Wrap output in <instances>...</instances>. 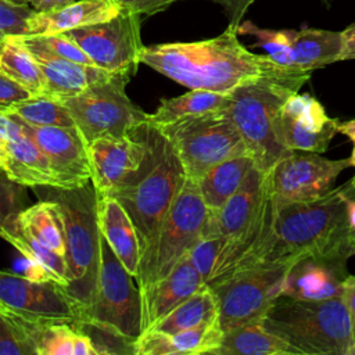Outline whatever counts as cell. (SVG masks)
<instances>
[{
	"mask_svg": "<svg viewBox=\"0 0 355 355\" xmlns=\"http://www.w3.org/2000/svg\"><path fill=\"white\" fill-rule=\"evenodd\" d=\"M139 61L189 89L225 94L265 79L312 73L283 67L268 54L250 51L239 40V31L232 26L211 39L144 46Z\"/></svg>",
	"mask_w": 355,
	"mask_h": 355,
	"instance_id": "obj_1",
	"label": "cell"
},
{
	"mask_svg": "<svg viewBox=\"0 0 355 355\" xmlns=\"http://www.w3.org/2000/svg\"><path fill=\"white\" fill-rule=\"evenodd\" d=\"M352 254L347 184H343L322 198L279 207L270 237L252 266H291L306 255L348 258Z\"/></svg>",
	"mask_w": 355,
	"mask_h": 355,
	"instance_id": "obj_2",
	"label": "cell"
},
{
	"mask_svg": "<svg viewBox=\"0 0 355 355\" xmlns=\"http://www.w3.org/2000/svg\"><path fill=\"white\" fill-rule=\"evenodd\" d=\"M276 212L269 175L254 165L226 204L216 212L211 211L205 237L218 236L222 247L209 283L258 261L270 237Z\"/></svg>",
	"mask_w": 355,
	"mask_h": 355,
	"instance_id": "obj_3",
	"label": "cell"
},
{
	"mask_svg": "<svg viewBox=\"0 0 355 355\" xmlns=\"http://www.w3.org/2000/svg\"><path fill=\"white\" fill-rule=\"evenodd\" d=\"M302 355H349V318L341 297L298 300L279 295L261 322Z\"/></svg>",
	"mask_w": 355,
	"mask_h": 355,
	"instance_id": "obj_4",
	"label": "cell"
},
{
	"mask_svg": "<svg viewBox=\"0 0 355 355\" xmlns=\"http://www.w3.org/2000/svg\"><path fill=\"white\" fill-rule=\"evenodd\" d=\"M309 78L311 73L288 79H265L240 86L230 93L227 114L258 169L268 172L291 153L282 144L277 135L279 111Z\"/></svg>",
	"mask_w": 355,
	"mask_h": 355,
	"instance_id": "obj_5",
	"label": "cell"
},
{
	"mask_svg": "<svg viewBox=\"0 0 355 355\" xmlns=\"http://www.w3.org/2000/svg\"><path fill=\"white\" fill-rule=\"evenodd\" d=\"M46 198L61 211L65 236V290L80 311L92 301L100 263V229L97 223V193L93 183L78 189L46 187Z\"/></svg>",
	"mask_w": 355,
	"mask_h": 355,
	"instance_id": "obj_6",
	"label": "cell"
},
{
	"mask_svg": "<svg viewBox=\"0 0 355 355\" xmlns=\"http://www.w3.org/2000/svg\"><path fill=\"white\" fill-rule=\"evenodd\" d=\"M184 182L186 173L176 151L159 133L150 171L135 183L107 193L121 202L136 227L141 248L140 263L151 254L164 219Z\"/></svg>",
	"mask_w": 355,
	"mask_h": 355,
	"instance_id": "obj_7",
	"label": "cell"
},
{
	"mask_svg": "<svg viewBox=\"0 0 355 355\" xmlns=\"http://www.w3.org/2000/svg\"><path fill=\"white\" fill-rule=\"evenodd\" d=\"M100 233V263L92 301L76 326H90L133 343L141 334V293Z\"/></svg>",
	"mask_w": 355,
	"mask_h": 355,
	"instance_id": "obj_8",
	"label": "cell"
},
{
	"mask_svg": "<svg viewBox=\"0 0 355 355\" xmlns=\"http://www.w3.org/2000/svg\"><path fill=\"white\" fill-rule=\"evenodd\" d=\"M155 129L172 144L186 178L193 180H198L211 168L229 158L248 154L227 108Z\"/></svg>",
	"mask_w": 355,
	"mask_h": 355,
	"instance_id": "obj_9",
	"label": "cell"
},
{
	"mask_svg": "<svg viewBox=\"0 0 355 355\" xmlns=\"http://www.w3.org/2000/svg\"><path fill=\"white\" fill-rule=\"evenodd\" d=\"M211 211L197 182L186 178L161 226L151 254L140 263L136 284L140 290L166 276L190 250L205 237Z\"/></svg>",
	"mask_w": 355,
	"mask_h": 355,
	"instance_id": "obj_10",
	"label": "cell"
},
{
	"mask_svg": "<svg viewBox=\"0 0 355 355\" xmlns=\"http://www.w3.org/2000/svg\"><path fill=\"white\" fill-rule=\"evenodd\" d=\"M130 75L114 73L80 93L61 98L87 144L101 136H125L147 123L140 107L128 97L125 87Z\"/></svg>",
	"mask_w": 355,
	"mask_h": 355,
	"instance_id": "obj_11",
	"label": "cell"
},
{
	"mask_svg": "<svg viewBox=\"0 0 355 355\" xmlns=\"http://www.w3.org/2000/svg\"><path fill=\"white\" fill-rule=\"evenodd\" d=\"M290 266L255 265L211 282L218 302V320L226 333L236 327L262 322L272 304L283 293Z\"/></svg>",
	"mask_w": 355,
	"mask_h": 355,
	"instance_id": "obj_12",
	"label": "cell"
},
{
	"mask_svg": "<svg viewBox=\"0 0 355 355\" xmlns=\"http://www.w3.org/2000/svg\"><path fill=\"white\" fill-rule=\"evenodd\" d=\"M158 137V130L144 123L130 135L101 136L90 141L87 151L96 193H111L144 176L155 161Z\"/></svg>",
	"mask_w": 355,
	"mask_h": 355,
	"instance_id": "obj_13",
	"label": "cell"
},
{
	"mask_svg": "<svg viewBox=\"0 0 355 355\" xmlns=\"http://www.w3.org/2000/svg\"><path fill=\"white\" fill-rule=\"evenodd\" d=\"M0 309L26 324L80 322V306L64 286L0 270Z\"/></svg>",
	"mask_w": 355,
	"mask_h": 355,
	"instance_id": "obj_14",
	"label": "cell"
},
{
	"mask_svg": "<svg viewBox=\"0 0 355 355\" xmlns=\"http://www.w3.org/2000/svg\"><path fill=\"white\" fill-rule=\"evenodd\" d=\"M140 14L123 10L110 21L71 29V37L98 68L114 73L133 75L143 50Z\"/></svg>",
	"mask_w": 355,
	"mask_h": 355,
	"instance_id": "obj_15",
	"label": "cell"
},
{
	"mask_svg": "<svg viewBox=\"0 0 355 355\" xmlns=\"http://www.w3.org/2000/svg\"><path fill=\"white\" fill-rule=\"evenodd\" d=\"M348 166V158L329 159L319 153L291 151L268 171L276 207L322 198L334 189L338 175Z\"/></svg>",
	"mask_w": 355,
	"mask_h": 355,
	"instance_id": "obj_16",
	"label": "cell"
},
{
	"mask_svg": "<svg viewBox=\"0 0 355 355\" xmlns=\"http://www.w3.org/2000/svg\"><path fill=\"white\" fill-rule=\"evenodd\" d=\"M8 114L46 154L57 176L58 189H78L92 182L87 141L76 125L33 126L18 119L10 111Z\"/></svg>",
	"mask_w": 355,
	"mask_h": 355,
	"instance_id": "obj_17",
	"label": "cell"
},
{
	"mask_svg": "<svg viewBox=\"0 0 355 355\" xmlns=\"http://www.w3.org/2000/svg\"><path fill=\"white\" fill-rule=\"evenodd\" d=\"M338 119L330 118L324 107L308 93H294L282 105L277 135L290 151L324 153L337 133Z\"/></svg>",
	"mask_w": 355,
	"mask_h": 355,
	"instance_id": "obj_18",
	"label": "cell"
},
{
	"mask_svg": "<svg viewBox=\"0 0 355 355\" xmlns=\"http://www.w3.org/2000/svg\"><path fill=\"white\" fill-rule=\"evenodd\" d=\"M345 257L306 255L297 259L287 270L283 293L298 300H329L343 295L348 277Z\"/></svg>",
	"mask_w": 355,
	"mask_h": 355,
	"instance_id": "obj_19",
	"label": "cell"
},
{
	"mask_svg": "<svg viewBox=\"0 0 355 355\" xmlns=\"http://www.w3.org/2000/svg\"><path fill=\"white\" fill-rule=\"evenodd\" d=\"M205 286L189 255L162 279L153 282L141 293V333L154 327L175 306Z\"/></svg>",
	"mask_w": 355,
	"mask_h": 355,
	"instance_id": "obj_20",
	"label": "cell"
},
{
	"mask_svg": "<svg viewBox=\"0 0 355 355\" xmlns=\"http://www.w3.org/2000/svg\"><path fill=\"white\" fill-rule=\"evenodd\" d=\"M223 334L218 319L178 333L150 329L132 343V352L137 355H215Z\"/></svg>",
	"mask_w": 355,
	"mask_h": 355,
	"instance_id": "obj_21",
	"label": "cell"
},
{
	"mask_svg": "<svg viewBox=\"0 0 355 355\" xmlns=\"http://www.w3.org/2000/svg\"><path fill=\"white\" fill-rule=\"evenodd\" d=\"M28 49L31 50L42 69V94L44 96H50L58 100L71 97L80 93L90 85L105 80L114 75V72L105 71L96 65H87L65 60L36 47Z\"/></svg>",
	"mask_w": 355,
	"mask_h": 355,
	"instance_id": "obj_22",
	"label": "cell"
},
{
	"mask_svg": "<svg viewBox=\"0 0 355 355\" xmlns=\"http://www.w3.org/2000/svg\"><path fill=\"white\" fill-rule=\"evenodd\" d=\"M97 223L114 254L136 280L141 259L139 236L125 208L110 194L97 193Z\"/></svg>",
	"mask_w": 355,
	"mask_h": 355,
	"instance_id": "obj_23",
	"label": "cell"
},
{
	"mask_svg": "<svg viewBox=\"0 0 355 355\" xmlns=\"http://www.w3.org/2000/svg\"><path fill=\"white\" fill-rule=\"evenodd\" d=\"M123 6L118 0H80L54 11L35 12L26 22L28 35L62 33L71 29L105 22L119 15Z\"/></svg>",
	"mask_w": 355,
	"mask_h": 355,
	"instance_id": "obj_24",
	"label": "cell"
},
{
	"mask_svg": "<svg viewBox=\"0 0 355 355\" xmlns=\"http://www.w3.org/2000/svg\"><path fill=\"white\" fill-rule=\"evenodd\" d=\"M7 159L3 172L26 187H58L57 176L46 154L24 132L15 140L6 141Z\"/></svg>",
	"mask_w": 355,
	"mask_h": 355,
	"instance_id": "obj_25",
	"label": "cell"
},
{
	"mask_svg": "<svg viewBox=\"0 0 355 355\" xmlns=\"http://www.w3.org/2000/svg\"><path fill=\"white\" fill-rule=\"evenodd\" d=\"M288 31L295 68L312 72L313 69L340 61L343 47L341 32L318 28Z\"/></svg>",
	"mask_w": 355,
	"mask_h": 355,
	"instance_id": "obj_26",
	"label": "cell"
},
{
	"mask_svg": "<svg viewBox=\"0 0 355 355\" xmlns=\"http://www.w3.org/2000/svg\"><path fill=\"white\" fill-rule=\"evenodd\" d=\"M36 355H97L92 337L72 323L26 324Z\"/></svg>",
	"mask_w": 355,
	"mask_h": 355,
	"instance_id": "obj_27",
	"label": "cell"
},
{
	"mask_svg": "<svg viewBox=\"0 0 355 355\" xmlns=\"http://www.w3.org/2000/svg\"><path fill=\"white\" fill-rule=\"evenodd\" d=\"M252 166V158L248 154H243L215 165L196 180L208 209L212 212L219 211L239 190Z\"/></svg>",
	"mask_w": 355,
	"mask_h": 355,
	"instance_id": "obj_28",
	"label": "cell"
},
{
	"mask_svg": "<svg viewBox=\"0 0 355 355\" xmlns=\"http://www.w3.org/2000/svg\"><path fill=\"white\" fill-rule=\"evenodd\" d=\"M215 355H302L295 347L268 330L261 322L244 324L223 334Z\"/></svg>",
	"mask_w": 355,
	"mask_h": 355,
	"instance_id": "obj_29",
	"label": "cell"
},
{
	"mask_svg": "<svg viewBox=\"0 0 355 355\" xmlns=\"http://www.w3.org/2000/svg\"><path fill=\"white\" fill-rule=\"evenodd\" d=\"M229 103L230 94L190 89V92L182 96L162 101L155 112L147 116V123L154 128L165 126L191 116L225 110L229 107Z\"/></svg>",
	"mask_w": 355,
	"mask_h": 355,
	"instance_id": "obj_30",
	"label": "cell"
},
{
	"mask_svg": "<svg viewBox=\"0 0 355 355\" xmlns=\"http://www.w3.org/2000/svg\"><path fill=\"white\" fill-rule=\"evenodd\" d=\"M22 230L29 233L43 245L65 257L64 223L58 204L44 198L22 209L17 218Z\"/></svg>",
	"mask_w": 355,
	"mask_h": 355,
	"instance_id": "obj_31",
	"label": "cell"
},
{
	"mask_svg": "<svg viewBox=\"0 0 355 355\" xmlns=\"http://www.w3.org/2000/svg\"><path fill=\"white\" fill-rule=\"evenodd\" d=\"M0 73L28 89L33 96L43 92V73L19 35H8L0 40Z\"/></svg>",
	"mask_w": 355,
	"mask_h": 355,
	"instance_id": "obj_32",
	"label": "cell"
},
{
	"mask_svg": "<svg viewBox=\"0 0 355 355\" xmlns=\"http://www.w3.org/2000/svg\"><path fill=\"white\" fill-rule=\"evenodd\" d=\"M218 319V302L212 288L205 284L168 315H165L154 327L164 333H178L182 330L193 329ZM150 330V329H148Z\"/></svg>",
	"mask_w": 355,
	"mask_h": 355,
	"instance_id": "obj_33",
	"label": "cell"
},
{
	"mask_svg": "<svg viewBox=\"0 0 355 355\" xmlns=\"http://www.w3.org/2000/svg\"><path fill=\"white\" fill-rule=\"evenodd\" d=\"M0 237L8 241L21 255L43 265L54 276L58 284L67 287L68 280L65 257L43 245L29 233L22 230L17 219L8 223L7 226H0Z\"/></svg>",
	"mask_w": 355,
	"mask_h": 355,
	"instance_id": "obj_34",
	"label": "cell"
},
{
	"mask_svg": "<svg viewBox=\"0 0 355 355\" xmlns=\"http://www.w3.org/2000/svg\"><path fill=\"white\" fill-rule=\"evenodd\" d=\"M18 119L33 126H73L67 107L54 97L37 94L7 108Z\"/></svg>",
	"mask_w": 355,
	"mask_h": 355,
	"instance_id": "obj_35",
	"label": "cell"
},
{
	"mask_svg": "<svg viewBox=\"0 0 355 355\" xmlns=\"http://www.w3.org/2000/svg\"><path fill=\"white\" fill-rule=\"evenodd\" d=\"M237 31L239 33L255 36L257 46L263 49L265 53L277 64L287 68H295L288 29H268L259 28L251 22H241Z\"/></svg>",
	"mask_w": 355,
	"mask_h": 355,
	"instance_id": "obj_36",
	"label": "cell"
},
{
	"mask_svg": "<svg viewBox=\"0 0 355 355\" xmlns=\"http://www.w3.org/2000/svg\"><path fill=\"white\" fill-rule=\"evenodd\" d=\"M22 42L28 47H36L44 50L53 55L71 60L80 64L94 65L89 55L65 33L51 35H21Z\"/></svg>",
	"mask_w": 355,
	"mask_h": 355,
	"instance_id": "obj_37",
	"label": "cell"
},
{
	"mask_svg": "<svg viewBox=\"0 0 355 355\" xmlns=\"http://www.w3.org/2000/svg\"><path fill=\"white\" fill-rule=\"evenodd\" d=\"M0 355H36L26 323L0 309Z\"/></svg>",
	"mask_w": 355,
	"mask_h": 355,
	"instance_id": "obj_38",
	"label": "cell"
},
{
	"mask_svg": "<svg viewBox=\"0 0 355 355\" xmlns=\"http://www.w3.org/2000/svg\"><path fill=\"white\" fill-rule=\"evenodd\" d=\"M25 187L11 180L0 169V226H7L15 220L22 209H25Z\"/></svg>",
	"mask_w": 355,
	"mask_h": 355,
	"instance_id": "obj_39",
	"label": "cell"
},
{
	"mask_svg": "<svg viewBox=\"0 0 355 355\" xmlns=\"http://www.w3.org/2000/svg\"><path fill=\"white\" fill-rule=\"evenodd\" d=\"M222 241L218 236H207L202 237L187 254L189 259L194 265V268L201 275L205 284L209 283L212 273L215 270V265L220 252Z\"/></svg>",
	"mask_w": 355,
	"mask_h": 355,
	"instance_id": "obj_40",
	"label": "cell"
},
{
	"mask_svg": "<svg viewBox=\"0 0 355 355\" xmlns=\"http://www.w3.org/2000/svg\"><path fill=\"white\" fill-rule=\"evenodd\" d=\"M35 12L14 0H0V40L8 35H28L26 22Z\"/></svg>",
	"mask_w": 355,
	"mask_h": 355,
	"instance_id": "obj_41",
	"label": "cell"
},
{
	"mask_svg": "<svg viewBox=\"0 0 355 355\" xmlns=\"http://www.w3.org/2000/svg\"><path fill=\"white\" fill-rule=\"evenodd\" d=\"M32 96L33 94L22 85L0 73V108H10Z\"/></svg>",
	"mask_w": 355,
	"mask_h": 355,
	"instance_id": "obj_42",
	"label": "cell"
},
{
	"mask_svg": "<svg viewBox=\"0 0 355 355\" xmlns=\"http://www.w3.org/2000/svg\"><path fill=\"white\" fill-rule=\"evenodd\" d=\"M208 1H214L223 8L225 15L227 17V22H229L227 26L239 29L241 21H243V17L245 15L247 10L255 0H208ZM323 1L329 6L331 0H323Z\"/></svg>",
	"mask_w": 355,
	"mask_h": 355,
	"instance_id": "obj_43",
	"label": "cell"
},
{
	"mask_svg": "<svg viewBox=\"0 0 355 355\" xmlns=\"http://www.w3.org/2000/svg\"><path fill=\"white\" fill-rule=\"evenodd\" d=\"M125 10L137 12L140 15H153L178 0H118Z\"/></svg>",
	"mask_w": 355,
	"mask_h": 355,
	"instance_id": "obj_44",
	"label": "cell"
},
{
	"mask_svg": "<svg viewBox=\"0 0 355 355\" xmlns=\"http://www.w3.org/2000/svg\"><path fill=\"white\" fill-rule=\"evenodd\" d=\"M341 298H343L347 312H348L351 334H352V341H354V347L351 348L349 355H355V276L348 275V277L344 280Z\"/></svg>",
	"mask_w": 355,
	"mask_h": 355,
	"instance_id": "obj_45",
	"label": "cell"
},
{
	"mask_svg": "<svg viewBox=\"0 0 355 355\" xmlns=\"http://www.w3.org/2000/svg\"><path fill=\"white\" fill-rule=\"evenodd\" d=\"M22 135V129L18 122L8 114L6 108H0V137L4 141L15 140Z\"/></svg>",
	"mask_w": 355,
	"mask_h": 355,
	"instance_id": "obj_46",
	"label": "cell"
},
{
	"mask_svg": "<svg viewBox=\"0 0 355 355\" xmlns=\"http://www.w3.org/2000/svg\"><path fill=\"white\" fill-rule=\"evenodd\" d=\"M14 1L22 6H28L36 12H46V11H54L65 6H69L75 0H14Z\"/></svg>",
	"mask_w": 355,
	"mask_h": 355,
	"instance_id": "obj_47",
	"label": "cell"
},
{
	"mask_svg": "<svg viewBox=\"0 0 355 355\" xmlns=\"http://www.w3.org/2000/svg\"><path fill=\"white\" fill-rule=\"evenodd\" d=\"M341 54L340 61L344 60H354L355 58V21L348 25L344 31H341Z\"/></svg>",
	"mask_w": 355,
	"mask_h": 355,
	"instance_id": "obj_48",
	"label": "cell"
},
{
	"mask_svg": "<svg viewBox=\"0 0 355 355\" xmlns=\"http://www.w3.org/2000/svg\"><path fill=\"white\" fill-rule=\"evenodd\" d=\"M337 132L345 135L355 143V119H349L347 122H338Z\"/></svg>",
	"mask_w": 355,
	"mask_h": 355,
	"instance_id": "obj_49",
	"label": "cell"
},
{
	"mask_svg": "<svg viewBox=\"0 0 355 355\" xmlns=\"http://www.w3.org/2000/svg\"><path fill=\"white\" fill-rule=\"evenodd\" d=\"M6 159H7V147H6V141L0 137V169L1 171L6 164Z\"/></svg>",
	"mask_w": 355,
	"mask_h": 355,
	"instance_id": "obj_50",
	"label": "cell"
},
{
	"mask_svg": "<svg viewBox=\"0 0 355 355\" xmlns=\"http://www.w3.org/2000/svg\"><path fill=\"white\" fill-rule=\"evenodd\" d=\"M348 159H349V165L355 168V146H354V148H352V153H351V157H349ZM349 184H351L352 187H355V175H354V176H352V179L349 180Z\"/></svg>",
	"mask_w": 355,
	"mask_h": 355,
	"instance_id": "obj_51",
	"label": "cell"
},
{
	"mask_svg": "<svg viewBox=\"0 0 355 355\" xmlns=\"http://www.w3.org/2000/svg\"><path fill=\"white\" fill-rule=\"evenodd\" d=\"M351 247H352V251H354V254H355V237L351 240Z\"/></svg>",
	"mask_w": 355,
	"mask_h": 355,
	"instance_id": "obj_52",
	"label": "cell"
}]
</instances>
